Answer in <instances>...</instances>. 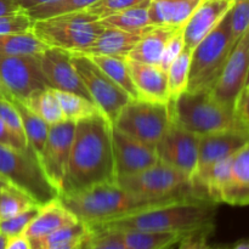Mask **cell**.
Here are the masks:
<instances>
[{
  "label": "cell",
  "mask_w": 249,
  "mask_h": 249,
  "mask_svg": "<svg viewBox=\"0 0 249 249\" xmlns=\"http://www.w3.org/2000/svg\"><path fill=\"white\" fill-rule=\"evenodd\" d=\"M113 124L101 111L75 122L74 136L60 195L116 182Z\"/></svg>",
  "instance_id": "obj_1"
},
{
  "label": "cell",
  "mask_w": 249,
  "mask_h": 249,
  "mask_svg": "<svg viewBox=\"0 0 249 249\" xmlns=\"http://www.w3.org/2000/svg\"><path fill=\"white\" fill-rule=\"evenodd\" d=\"M216 206L218 204L211 199H186L140 212L134 215L117 219L92 228L111 229L117 231L181 233L204 230L214 231Z\"/></svg>",
  "instance_id": "obj_2"
},
{
  "label": "cell",
  "mask_w": 249,
  "mask_h": 249,
  "mask_svg": "<svg viewBox=\"0 0 249 249\" xmlns=\"http://www.w3.org/2000/svg\"><path fill=\"white\" fill-rule=\"evenodd\" d=\"M58 199L78 220L89 228L175 203L135 196L122 189L117 182L100 184L74 194L60 195Z\"/></svg>",
  "instance_id": "obj_3"
},
{
  "label": "cell",
  "mask_w": 249,
  "mask_h": 249,
  "mask_svg": "<svg viewBox=\"0 0 249 249\" xmlns=\"http://www.w3.org/2000/svg\"><path fill=\"white\" fill-rule=\"evenodd\" d=\"M168 106L174 123L198 136L226 130H247L236 112L218 104L209 91H185L170 100Z\"/></svg>",
  "instance_id": "obj_4"
},
{
  "label": "cell",
  "mask_w": 249,
  "mask_h": 249,
  "mask_svg": "<svg viewBox=\"0 0 249 249\" xmlns=\"http://www.w3.org/2000/svg\"><path fill=\"white\" fill-rule=\"evenodd\" d=\"M0 178L28 195L40 207L60 196L45 174L38 155L28 146L15 148L0 145Z\"/></svg>",
  "instance_id": "obj_5"
},
{
  "label": "cell",
  "mask_w": 249,
  "mask_h": 249,
  "mask_svg": "<svg viewBox=\"0 0 249 249\" xmlns=\"http://www.w3.org/2000/svg\"><path fill=\"white\" fill-rule=\"evenodd\" d=\"M116 182L129 194L147 199L167 202L209 199L195 189L191 178L162 162L138 174L117 178Z\"/></svg>",
  "instance_id": "obj_6"
},
{
  "label": "cell",
  "mask_w": 249,
  "mask_h": 249,
  "mask_svg": "<svg viewBox=\"0 0 249 249\" xmlns=\"http://www.w3.org/2000/svg\"><path fill=\"white\" fill-rule=\"evenodd\" d=\"M235 44L226 14L218 26L191 51L186 91H211Z\"/></svg>",
  "instance_id": "obj_7"
},
{
  "label": "cell",
  "mask_w": 249,
  "mask_h": 249,
  "mask_svg": "<svg viewBox=\"0 0 249 249\" xmlns=\"http://www.w3.org/2000/svg\"><path fill=\"white\" fill-rule=\"evenodd\" d=\"M104 29L96 17L82 10L33 22L32 33L46 46L84 53Z\"/></svg>",
  "instance_id": "obj_8"
},
{
  "label": "cell",
  "mask_w": 249,
  "mask_h": 249,
  "mask_svg": "<svg viewBox=\"0 0 249 249\" xmlns=\"http://www.w3.org/2000/svg\"><path fill=\"white\" fill-rule=\"evenodd\" d=\"M172 122L168 104L130 100L114 121L113 126L140 142L155 148Z\"/></svg>",
  "instance_id": "obj_9"
},
{
  "label": "cell",
  "mask_w": 249,
  "mask_h": 249,
  "mask_svg": "<svg viewBox=\"0 0 249 249\" xmlns=\"http://www.w3.org/2000/svg\"><path fill=\"white\" fill-rule=\"evenodd\" d=\"M72 53V62L87 88L92 102L101 109L112 124L122 109L131 99L119 85H117L89 55L83 53Z\"/></svg>",
  "instance_id": "obj_10"
},
{
  "label": "cell",
  "mask_w": 249,
  "mask_h": 249,
  "mask_svg": "<svg viewBox=\"0 0 249 249\" xmlns=\"http://www.w3.org/2000/svg\"><path fill=\"white\" fill-rule=\"evenodd\" d=\"M249 72V29L236 41L214 87L212 97L221 106L235 111L241 92L247 84Z\"/></svg>",
  "instance_id": "obj_11"
},
{
  "label": "cell",
  "mask_w": 249,
  "mask_h": 249,
  "mask_svg": "<svg viewBox=\"0 0 249 249\" xmlns=\"http://www.w3.org/2000/svg\"><path fill=\"white\" fill-rule=\"evenodd\" d=\"M0 78L12 97L19 101L48 88L36 55L0 53Z\"/></svg>",
  "instance_id": "obj_12"
},
{
  "label": "cell",
  "mask_w": 249,
  "mask_h": 249,
  "mask_svg": "<svg viewBox=\"0 0 249 249\" xmlns=\"http://www.w3.org/2000/svg\"><path fill=\"white\" fill-rule=\"evenodd\" d=\"M198 147L199 136L172 121L155 150L160 162L180 170L192 179L198 163Z\"/></svg>",
  "instance_id": "obj_13"
},
{
  "label": "cell",
  "mask_w": 249,
  "mask_h": 249,
  "mask_svg": "<svg viewBox=\"0 0 249 249\" xmlns=\"http://www.w3.org/2000/svg\"><path fill=\"white\" fill-rule=\"evenodd\" d=\"M74 129L75 122L67 119L50 125L45 146L39 157L45 174L60 194L70 160Z\"/></svg>",
  "instance_id": "obj_14"
},
{
  "label": "cell",
  "mask_w": 249,
  "mask_h": 249,
  "mask_svg": "<svg viewBox=\"0 0 249 249\" xmlns=\"http://www.w3.org/2000/svg\"><path fill=\"white\" fill-rule=\"evenodd\" d=\"M248 142L249 131L247 130H226L199 136L198 163H197L196 173L192 178L195 189L208 198V196L201 190L199 185L209 168L218 160L233 156Z\"/></svg>",
  "instance_id": "obj_15"
},
{
  "label": "cell",
  "mask_w": 249,
  "mask_h": 249,
  "mask_svg": "<svg viewBox=\"0 0 249 249\" xmlns=\"http://www.w3.org/2000/svg\"><path fill=\"white\" fill-rule=\"evenodd\" d=\"M36 56L48 88L80 95L92 101L73 65L71 51L48 46Z\"/></svg>",
  "instance_id": "obj_16"
},
{
  "label": "cell",
  "mask_w": 249,
  "mask_h": 249,
  "mask_svg": "<svg viewBox=\"0 0 249 249\" xmlns=\"http://www.w3.org/2000/svg\"><path fill=\"white\" fill-rule=\"evenodd\" d=\"M112 145L117 178L138 174L160 162L155 148L114 126L112 130Z\"/></svg>",
  "instance_id": "obj_17"
},
{
  "label": "cell",
  "mask_w": 249,
  "mask_h": 249,
  "mask_svg": "<svg viewBox=\"0 0 249 249\" xmlns=\"http://www.w3.org/2000/svg\"><path fill=\"white\" fill-rule=\"evenodd\" d=\"M235 0H202L182 26L185 49L194 50L223 19Z\"/></svg>",
  "instance_id": "obj_18"
},
{
  "label": "cell",
  "mask_w": 249,
  "mask_h": 249,
  "mask_svg": "<svg viewBox=\"0 0 249 249\" xmlns=\"http://www.w3.org/2000/svg\"><path fill=\"white\" fill-rule=\"evenodd\" d=\"M126 65L139 94V99L160 104L169 102L167 71L160 66L139 62L128 57Z\"/></svg>",
  "instance_id": "obj_19"
},
{
  "label": "cell",
  "mask_w": 249,
  "mask_h": 249,
  "mask_svg": "<svg viewBox=\"0 0 249 249\" xmlns=\"http://www.w3.org/2000/svg\"><path fill=\"white\" fill-rule=\"evenodd\" d=\"M220 203L249 206V142L232 156L230 179L221 191Z\"/></svg>",
  "instance_id": "obj_20"
},
{
  "label": "cell",
  "mask_w": 249,
  "mask_h": 249,
  "mask_svg": "<svg viewBox=\"0 0 249 249\" xmlns=\"http://www.w3.org/2000/svg\"><path fill=\"white\" fill-rule=\"evenodd\" d=\"M79 220L77 216L71 213L57 197L39 208L38 214L31 221L23 235L28 240H33L49 235L60 229L74 225Z\"/></svg>",
  "instance_id": "obj_21"
},
{
  "label": "cell",
  "mask_w": 249,
  "mask_h": 249,
  "mask_svg": "<svg viewBox=\"0 0 249 249\" xmlns=\"http://www.w3.org/2000/svg\"><path fill=\"white\" fill-rule=\"evenodd\" d=\"M153 26L145 29L135 32L122 31L117 28H105L101 32L96 40L89 46L88 50L83 53L87 55H102V56H119V57H128L130 51L135 48L136 44L140 41Z\"/></svg>",
  "instance_id": "obj_22"
},
{
  "label": "cell",
  "mask_w": 249,
  "mask_h": 249,
  "mask_svg": "<svg viewBox=\"0 0 249 249\" xmlns=\"http://www.w3.org/2000/svg\"><path fill=\"white\" fill-rule=\"evenodd\" d=\"M202 0H151L148 6L150 23L180 28Z\"/></svg>",
  "instance_id": "obj_23"
},
{
  "label": "cell",
  "mask_w": 249,
  "mask_h": 249,
  "mask_svg": "<svg viewBox=\"0 0 249 249\" xmlns=\"http://www.w3.org/2000/svg\"><path fill=\"white\" fill-rule=\"evenodd\" d=\"M181 28V27H180ZM179 28L164 26H153L145 36L140 39L135 48L130 51L128 58L148 63V65L160 66L163 50L170 36Z\"/></svg>",
  "instance_id": "obj_24"
},
{
  "label": "cell",
  "mask_w": 249,
  "mask_h": 249,
  "mask_svg": "<svg viewBox=\"0 0 249 249\" xmlns=\"http://www.w3.org/2000/svg\"><path fill=\"white\" fill-rule=\"evenodd\" d=\"M125 249H173L187 235L181 232L119 231Z\"/></svg>",
  "instance_id": "obj_25"
},
{
  "label": "cell",
  "mask_w": 249,
  "mask_h": 249,
  "mask_svg": "<svg viewBox=\"0 0 249 249\" xmlns=\"http://www.w3.org/2000/svg\"><path fill=\"white\" fill-rule=\"evenodd\" d=\"M12 104L15 105L19 116H21L22 125H23L24 135H26L27 140V146L31 147L38 155V157H40L44 146H45L46 139H48L50 125L45 123L40 117L33 113L31 109L27 108L23 102H21L19 100L14 99L12 100Z\"/></svg>",
  "instance_id": "obj_26"
},
{
  "label": "cell",
  "mask_w": 249,
  "mask_h": 249,
  "mask_svg": "<svg viewBox=\"0 0 249 249\" xmlns=\"http://www.w3.org/2000/svg\"><path fill=\"white\" fill-rule=\"evenodd\" d=\"M21 102L49 125L65 121L58 99L56 97L55 91L50 88L38 90Z\"/></svg>",
  "instance_id": "obj_27"
},
{
  "label": "cell",
  "mask_w": 249,
  "mask_h": 249,
  "mask_svg": "<svg viewBox=\"0 0 249 249\" xmlns=\"http://www.w3.org/2000/svg\"><path fill=\"white\" fill-rule=\"evenodd\" d=\"M90 57L131 99H139V94L136 91V88L134 85L133 79L130 77V73H129L128 65H126V57L102 55H91Z\"/></svg>",
  "instance_id": "obj_28"
},
{
  "label": "cell",
  "mask_w": 249,
  "mask_h": 249,
  "mask_svg": "<svg viewBox=\"0 0 249 249\" xmlns=\"http://www.w3.org/2000/svg\"><path fill=\"white\" fill-rule=\"evenodd\" d=\"M148 6H150V4L126 9L124 11L104 17V18L99 19V22L105 28H117L128 32L141 31V29L152 26L150 23Z\"/></svg>",
  "instance_id": "obj_29"
},
{
  "label": "cell",
  "mask_w": 249,
  "mask_h": 249,
  "mask_svg": "<svg viewBox=\"0 0 249 249\" xmlns=\"http://www.w3.org/2000/svg\"><path fill=\"white\" fill-rule=\"evenodd\" d=\"M48 46L31 32L0 36V53L4 55H39Z\"/></svg>",
  "instance_id": "obj_30"
},
{
  "label": "cell",
  "mask_w": 249,
  "mask_h": 249,
  "mask_svg": "<svg viewBox=\"0 0 249 249\" xmlns=\"http://www.w3.org/2000/svg\"><path fill=\"white\" fill-rule=\"evenodd\" d=\"M53 91L60 102L65 119L67 121L78 122L101 111L94 102L80 96V95L67 91H58V90H53Z\"/></svg>",
  "instance_id": "obj_31"
},
{
  "label": "cell",
  "mask_w": 249,
  "mask_h": 249,
  "mask_svg": "<svg viewBox=\"0 0 249 249\" xmlns=\"http://www.w3.org/2000/svg\"><path fill=\"white\" fill-rule=\"evenodd\" d=\"M36 206L38 204L28 195L6 184L0 191V221L18 215Z\"/></svg>",
  "instance_id": "obj_32"
},
{
  "label": "cell",
  "mask_w": 249,
  "mask_h": 249,
  "mask_svg": "<svg viewBox=\"0 0 249 249\" xmlns=\"http://www.w3.org/2000/svg\"><path fill=\"white\" fill-rule=\"evenodd\" d=\"M96 1L97 0H53V1L45 2L43 5H39V6L32 7V9L27 10L26 12L29 18L36 22L58 16V15L82 11Z\"/></svg>",
  "instance_id": "obj_33"
},
{
  "label": "cell",
  "mask_w": 249,
  "mask_h": 249,
  "mask_svg": "<svg viewBox=\"0 0 249 249\" xmlns=\"http://www.w3.org/2000/svg\"><path fill=\"white\" fill-rule=\"evenodd\" d=\"M190 61H191V50L184 49L167 70L169 101L179 97L187 90Z\"/></svg>",
  "instance_id": "obj_34"
},
{
  "label": "cell",
  "mask_w": 249,
  "mask_h": 249,
  "mask_svg": "<svg viewBox=\"0 0 249 249\" xmlns=\"http://www.w3.org/2000/svg\"><path fill=\"white\" fill-rule=\"evenodd\" d=\"M77 249H125V245L119 231L91 228Z\"/></svg>",
  "instance_id": "obj_35"
},
{
  "label": "cell",
  "mask_w": 249,
  "mask_h": 249,
  "mask_svg": "<svg viewBox=\"0 0 249 249\" xmlns=\"http://www.w3.org/2000/svg\"><path fill=\"white\" fill-rule=\"evenodd\" d=\"M89 226L85 225L82 221H78L74 225L60 229V230L53 231V232L43 236V237L29 240V242H31L32 249H44L46 247H50V246L71 242V241L74 240H80V238L85 237L89 233Z\"/></svg>",
  "instance_id": "obj_36"
},
{
  "label": "cell",
  "mask_w": 249,
  "mask_h": 249,
  "mask_svg": "<svg viewBox=\"0 0 249 249\" xmlns=\"http://www.w3.org/2000/svg\"><path fill=\"white\" fill-rule=\"evenodd\" d=\"M150 1L151 0H97L96 2L87 7L85 11L96 17L97 19H101L126 9L150 4Z\"/></svg>",
  "instance_id": "obj_37"
},
{
  "label": "cell",
  "mask_w": 249,
  "mask_h": 249,
  "mask_svg": "<svg viewBox=\"0 0 249 249\" xmlns=\"http://www.w3.org/2000/svg\"><path fill=\"white\" fill-rule=\"evenodd\" d=\"M228 15L232 38L237 41L249 29V0H235Z\"/></svg>",
  "instance_id": "obj_38"
},
{
  "label": "cell",
  "mask_w": 249,
  "mask_h": 249,
  "mask_svg": "<svg viewBox=\"0 0 249 249\" xmlns=\"http://www.w3.org/2000/svg\"><path fill=\"white\" fill-rule=\"evenodd\" d=\"M39 208H40V206H36L33 208L28 209V211L23 212V213L18 214V215L12 216V218L6 219V220H1L0 221V231L9 240L23 235L31 221L38 214Z\"/></svg>",
  "instance_id": "obj_39"
},
{
  "label": "cell",
  "mask_w": 249,
  "mask_h": 249,
  "mask_svg": "<svg viewBox=\"0 0 249 249\" xmlns=\"http://www.w3.org/2000/svg\"><path fill=\"white\" fill-rule=\"evenodd\" d=\"M33 21L26 11L0 16V36L1 34H16L31 32Z\"/></svg>",
  "instance_id": "obj_40"
},
{
  "label": "cell",
  "mask_w": 249,
  "mask_h": 249,
  "mask_svg": "<svg viewBox=\"0 0 249 249\" xmlns=\"http://www.w3.org/2000/svg\"><path fill=\"white\" fill-rule=\"evenodd\" d=\"M0 119L5 123V125L19 139L27 143L26 135H24L23 125H22L21 116H19L18 111L12 104V101H7V100L0 99Z\"/></svg>",
  "instance_id": "obj_41"
},
{
  "label": "cell",
  "mask_w": 249,
  "mask_h": 249,
  "mask_svg": "<svg viewBox=\"0 0 249 249\" xmlns=\"http://www.w3.org/2000/svg\"><path fill=\"white\" fill-rule=\"evenodd\" d=\"M185 49L184 44V36H182V27L177 29L175 33L170 36L168 43L165 44V48L163 50L162 58H160V67L167 71L169 66L172 65L173 61L181 53V51Z\"/></svg>",
  "instance_id": "obj_42"
},
{
  "label": "cell",
  "mask_w": 249,
  "mask_h": 249,
  "mask_svg": "<svg viewBox=\"0 0 249 249\" xmlns=\"http://www.w3.org/2000/svg\"><path fill=\"white\" fill-rule=\"evenodd\" d=\"M213 233V231L204 230L196 231V232L187 233L179 243V249H225L213 247L209 245L208 238Z\"/></svg>",
  "instance_id": "obj_43"
},
{
  "label": "cell",
  "mask_w": 249,
  "mask_h": 249,
  "mask_svg": "<svg viewBox=\"0 0 249 249\" xmlns=\"http://www.w3.org/2000/svg\"><path fill=\"white\" fill-rule=\"evenodd\" d=\"M236 116L249 131V85H246L236 104Z\"/></svg>",
  "instance_id": "obj_44"
},
{
  "label": "cell",
  "mask_w": 249,
  "mask_h": 249,
  "mask_svg": "<svg viewBox=\"0 0 249 249\" xmlns=\"http://www.w3.org/2000/svg\"><path fill=\"white\" fill-rule=\"evenodd\" d=\"M0 145H6L11 146L15 148H26L27 143H24L23 141L19 140L6 125H5L4 122L0 119Z\"/></svg>",
  "instance_id": "obj_45"
},
{
  "label": "cell",
  "mask_w": 249,
  "mask_h": 249,
  "mask_svg": "<svg viewBox=\"0 0 249 249\" xmlns=\"http://www.w3.org/2000/svg\"><path fill=\"white\" fill-rule=\"evenodd\" d=\"M21 7L17 5L16 0H0V16H5V15L16 14V12H21Z\"/></svg>",
  "instance_id": "obj_46"
},
{
  "label": "cell",
  "mask_w": 249,
  "mask_h": 249,
  "mask_svg": "<svg viewBox=\"0 0 249 249\" xmlns=\"http://www.w3.org/2000/svg\"><path fill=\"white\" fill-rule=\"evenodd\" d=\"M53 1V0H16L17 5L21 7V10L27 11V10L32 9V7L39 6V5H43L45 2Z\"/></svg>",
  "instance_id": "obj_47"
},
{
  "label": "cell",
  "mask_w": 249,
  "mask_h": 249,
  "mask_svg": "<svg viewBox=\"0 0 249 249\" xmlns=\"http://www.w3.org/2000/svg\"><path fill=\"white\" fill-rule=\"evenodd\" d=\"M84 238V237H83ZM83 238L80 240H74L71 241V242H65V243H60V245H55V246H50V247H46L44 249H77L78 246L80 245Z\"/></svg>",
  "instance_id": "obj_48"
},
{
  "label": "cell",
  "mask_w": 249,
  "mask_h": 249,
  "mask_svg": "<svg viewBox=\"0 0 249 249\" xmlns=\"http://www.w3.org/2000/svg\"><path fill=\"white\" fill-rule=\"evenodd\" d=\"M0 99L7 100V101H12V100H14L12 95L10 94V91L6 89V87L4 85V83H2L1 78H0Z\"/></svg>",
  "instance_id": "obj_49"
},
{
  "label": "cell",
  "mask_w": 249,
  "mask_h": 249,
  "mask_svg": "<svg viewBox=\"0 0 249 249\" xmlns=\"http://www.w3.org/2000/svg\"><path fill=\"white\" fill-rule=\"evenodd\" d=\"M225 249H249V240L240 241V242L235 243V245H232L231 247L225 248Z\"/></svg>",
  "instance_id": "obj_50"
},
{
  "label": "cell",
  "mask_w": 249,
  "mask_h": 249,
  "mask_svg": "<svg viewBox=\"0 0 249 249\" xmlns=\"http://www.w3.org/2000/svg\"><path fill=\"white\" fill-rule=\"evenodd\" d=\"M7 243H9V238L0 231V249H6Z\"/></svg>",
  "instance_id": "obj_51"
},
{
  "label": "cell",
  "mask_w": 249,
  "mask_h": 249,
  "mask_svg": "<svg viewBox=\"0 0 249 249\" xmlns=\"http://www.w3.org/2000/svg\"><path fill=\"white\" fill-rule=\"evenodd\" d=\"M6 184H7V182L5 181V180L2 179V178H0V191H1V190H2V187H4L5 185H6Z\"/></svg>",
  "instance_id": "obj_52"
},
{
  "label": "cell",
  "mask_w": 249,
  "mask_h": 249,
  "mask_svg": "<svg viewBox=\"0 0 249 249\" xmlns=\"http://www.w3.org/2000/svg\"><path fill=\"white\" fill-rule=\"evenodd\" d=\"M248 83H249V72H248V78H247V84H248ZM247 84H246V85H247Z\"/></svg>",
  "instance_id": "obj_53"
},
{
  "label": "cell",
  "mask_w": 249,
  "mask_h": 249,
  "mask_svg": "<svg viewBox=\"0 0 249 249\" xmlns=\"http://www.w3.org/2000/svg\"><path fill=\"white\" fill-rule=\"evenodd\" d=\"M247 85H249V83H248V84H247Z\"/></svg>",
  "instance_id": "obj_54"
}]
</instances>
